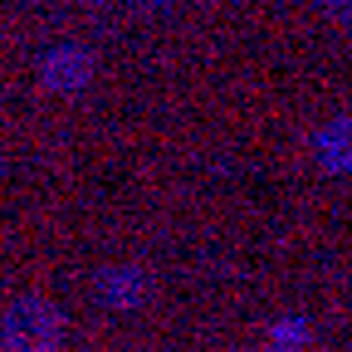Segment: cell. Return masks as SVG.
Masks as SVG:
<instances>
[{
	"label": "cell",
	"instance_id": "obj_2",
	"mask_svg": "<svg viewBox=\"0 0 352 352\" xmlns=\"http://www.w3.org/2000/svg\"><path fill=\"white\" fill-rule=\"evenodd\" d=\"M314 157L328 176H352V118H333L314 132Z\"/></svg>",
	"mask_w": 352,
	"mask_h": 352
},
{
	"label": "cell",
	"instance_id": "obj_1",
	"mask_svg": "<svg viewBox=\"0 0 352 352\" xmlns=\"http://www.w3.org/2000/svg\"><path fill=\"white\" fill-rule=\"evenodd\" d=\"M98 78V59L88 44L78 39H59L50 44L39 59H34V83H39V94H50V98H83L88 88H94Z\"/></svg>",
	"mask_w": 352,
	"mask_h": 352
},
{
	"label": "cell",
	"instance_id": "obj_4",
	"mask_svg": "<svg viewBox=\"0 0 352 352\" xmlns=\"http://www.w3.org/2000/svg\"><path fill=\"white\" fill-rule=\"evenodd\" d=\"M323 10H333V15H352V0H318Z\"/></svg>",
	"mask_w": 352,
	"mask_h": 352
},
{
	"label": "cell",
	"instance_id": "obj_3",
	"mask_svg": "<svg viewBox=\"0 0 352 352\" xmlns=\"http://www.w3.org/2000/svg\"><path fill=\"white\" fill-rule=\"evenodd\" d=\"M78 6H94V10H138V6H152V0H78Z\"/></svg>",
	"mask_w": 352,
	"mask_h": 352
}]
</instances>
